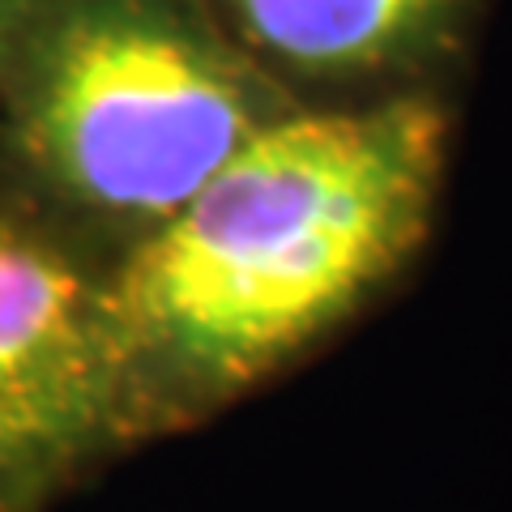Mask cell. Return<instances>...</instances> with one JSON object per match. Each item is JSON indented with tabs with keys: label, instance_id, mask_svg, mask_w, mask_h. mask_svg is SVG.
Instances as JSON below:
<instances>
[{
	"label": "cell",
	"instance_id": "3",
	"mask_svg": "<svg viewBox=\"0 0 512 512\" xmlns=\"http://www.w3.org/2000/svg\"><path fill=\"white\" fill-rule=\"evenodd\" d=\"M133 431L107 295L0 214V512Z\"/></svg>",
	"mask_w": 512,
	"mask_h": 512
},
{
	"label": "cell",
	"instance_id": "4",
	"mask_svg": "<svg viewBox=\"0 0 512 512\" xmlns=\"http://www.w3.org/2000/svg\"><path fill=\"white\" fill-rule=\"evenodd\" d=\"M244 30L312 73L367 69L410 43H419L444 18L453 0H227Z\"/></svg>",
	"mask_w": 512,
	"mask_h": 512
},
{
	"label": "cell",
	"instance_id": "5",
	"mask_svg": "<svg viewBox=\"0 0 512 512\" xmlns=\"http://www.w3.org/2000/svg\"><path fill=\"white\" fill-rule=\"evenodd\" d=\"M18 35V9H13V0H0V64L9 56V39Z\"/></svg>",
	"mask_w": 512,
	"mask_h": 512
},
{
	"label": "cell",
	"instance_id": "2",
	"mask_svg": "<svg viewBox=\"0 0 512 512\" xmlns=\"http://www.w3.org/2000/svg\"><path fill=\"white\" fill-rule=\"evenodd\" d=\"M13 116L60 192L158 222L265 128L235 64L146 0H69L30 30Z\"/></svg>",
	"mask_w": 512,
	"mask_h": 512
},
{
	"label": "cell",
	"instance_id": "1",
	"mask_svg": "<svg viewBox=\"0 0 512 512\" xmlns=\"http://www.w3.org/2000/svg\"><path fill=\"white\" fill-rule=\"evenodd\" d=\"M436 171L423 103L265 124L103 291L133 427L312 342L414 244Z\"/></svg>",
	"mask_w": 512,
	"mask_h": 512
}]
</instances>
